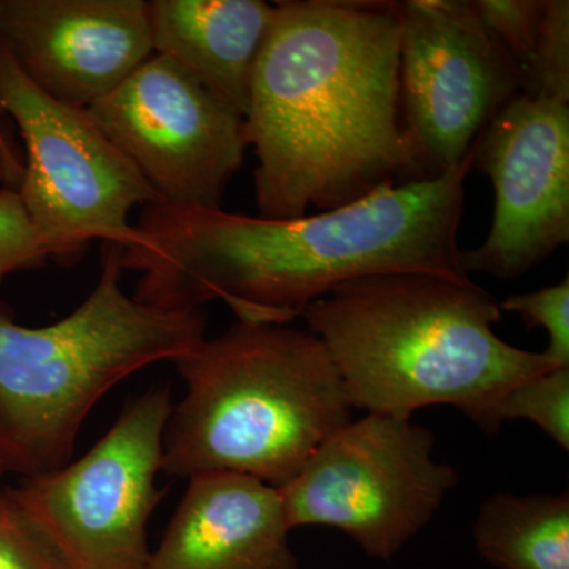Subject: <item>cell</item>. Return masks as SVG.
Masks as SVG:
<instances>
[{"label": "cell", "instance_id": "6da1fadb", "mask_svg": "<svg viewBox=\"0 0 569 569\" xmlns=\"http://www.w3.org/2000/svg\"><path fill=\"white\" fill-rule=\"evenodd\" d=\"M473 151L433 181L385 183L353 203L272 220L153 200L122 247L133 298L164 310L212 301L238 321L290 325L340 284L389 274L468 282L458 234Z\"/></svg>", "mask_w": 569, "mask_h": 569}, {"label": "cell", "instance_id": "7a4b0ae2", "mask_svg": "<svg viewBox=\"0 0 569 569\" xmlns=\"http://www.w3.org/2000/svg\"><path fill=\"white\" fill-rule=\"evenodd\" d=\"M274 7L244 116L258 217L299 219L402 182L397 2Z\"/></svg>", "mask_w": 569, "mask_h": 569}, {"label": "cell", "instance_id": "3957f363", "mask_svg": "<svg viewBox=\"0 0 569 569\" xmlns=\"http://www.w3.org/2000/svg\"><path fill=\"white\" fill-rule=\"evenodd\" d=\"M302 318L351 407L367 413L411 418L419 408L451 406L492 436L509 392L557 367L493 331L500 307L471 280L366 277L312 302Z\"/></svg>", "mask_w": 569, "mask_h": 569}, {"label": "cell", "instance_id": "277c9868", "mask_svg": "<svg viewBox=\"0 0 569 569\" xmlns=\"http://www.w3.org/2000/svg\"><path fill=\"white\" fill-rule=\"evenodd\" d=\"M186 396L164 427L162 473H236L280 489L351 421L321 340L288 325L238 321L173 361Z\"/></svg>", "mask_w": 569, "mask_h": 569}, {"label": "cell", "instance_id": "5b68a950", "mask_svg": "<svg viewBox=\"0 0 569 569\" xmlns=\"http://www.w3.org/2000/svg\"><path fill=\"white\" fill-rule=\"evenodd\" d=\"M122 247L102 242L99 282L70 316L28 328L0 302V463L22 478L69 463L107 392L206 339L198 310L142 305L122 288Z\"/></svg>", "mask_w": 569, "mask_h": 569}, {"label": "cell", "instance_id": "8992f818", "mask_svg": "<svg viewBox=\"0 0 569 569\" xmlns=\"http://www.w3.org/2000/svg\"><path fill=\"white\" fill-rule=\"evenodd\" d=\"M0 110L26 146L17 192L48 260L80 263L92 241L126 246L130 212L159 200L88 110L51 99L0 43Z\"/></svg>", "mask_w": 569, "mask_h": 569}, {"label": "cell", "instance_id": "52a82bcc", "mask_svg": "<svg viewBox=\"0 0 569 569\" xmlns=\"http://www.w3.org/2000/svg\"><path fill=\"white\" fill-rule=\"evenodd\" d=\"M433 445L411 418L351 419L279 489L288 526L340 530L367 556L391 560L458 485V471L433 459Z\"/></svg>", "mask_w": 569, "mask_h": 569}, {"label": "cell", "instance_id": "ba28073f", "mask_svg": "<svg viewBox=\"0 0 569 569\" xmlns=\"http://www.w3.org/2000/svg\"><path fill=\"white\" fill-rule=\"evenodd\" d=\"M171 408L170 387H151L80 459L7 490L74 569H148Z\"/></svg>", "mask_w": 569, "mask_h": 569}, {"label": "cell", "instance_id": "9c48e42d", "mask_svg": "<svg viewBox=\"0 0 569 569\" xmlns=\"http://www.w3.org/2000/svg\"><path fill=\"white\" fill-rule=\"evenodd\" d=\"M397 14L402 182L433 181L460 167L489 122L519 96L522 71L468 0H406L397 2Z\"/></svg>", "mask_w": 569, "mask_h": 569}, {"label": "cell", "instance_id": "30bf717a", "mask_svg": "<svg viewBox=\"0 0 569 569\" xmlns=\"http://www.w3.org/2000/svg\"><path fill=\"white\" fill-rule=\"evenodd\" d=\"M157 198L220 209L247 146L244 118L162 56L88 108Z\"/></svg>", "mask_w": 569, "mask_h": 569}, {"label": "cell", "instance_id": "8fae6325", "mask_svg": "<svg viewBox=\"0 0 569 569\" xmlns=\"http://www.w3.org/2000/svg\"><path fill=\"white\" fill-rule=\"evenodd\" d=\"M473 167L493 186L488 238L460 253L466 274L526 276L569 241V102L519 93L479 134Z\"/></svg>", "mask_w": 569, "mask_h": 569}, {"label": "cell", "instance_id": "7c38bea8", "mask_svg": "<svg viewBox=\"0 0 569 569\" xmlns=\"http://www.w3.org/2000/svg\"><path fill=\"white\" fill-rule=\"evenodd\" d=\"M0 43L22 73L88 110L153 54L144 0H0Z\"/></svg>", "mask_w": 569, "mask_h": 569}, {"label": "cell", "instance_id": "4fadbf2b", "mask_svg": "<svg viewBox=\"0 0 569 569\" xmlns=\"http://www.w3.org/2000/svg\"><path fill=\"white\" fill-rule=\"evenodd\" d=\"M280 490L236 473L189 479L148 569H298Z\"/></svg>", "mask_w": 569, "mask_h": 569}, {"label": "cell", "instance_id": "5bb4252c", "mask_svg": "<svg viewBox=\"0 0 569 569\" xmlns=\"http://www.w3.org/2000/svg\"><path fill=\"white\" fill-rule=\"evenodd\" d=\"M274 10L263 0H151L153 54L244 118Z\"/></svg>", "mask_w": 569, "mask_h": 569}, {"label": "cell", "instance_id": "9a60e30c", "mask_svg": "<svg viewBox=\"0 0 569 569\" xmlns=\"http://www.w3.org/2000/svg\"><path fill=\"white\" fill-rule=\"evenodd\" d=\"M479 556L497 569H569V497L497 493L473 526Z\"/></svg>", "mask_w": 569, "mask_h": 569}, {"label": "cell", "instance_id": "2e32d148", "mask_svg": "<svg viewBox=\"0 0 569 569\" xmlns=\"http://www.w3.org/2000/svg\"><path fill=\"white\" fill-rule=\"evenodd\" d=\"M520 93L569 102L568 0H546L537 47L522 70Z\"/></svg>", "mask_w": 569, "mask_h": 569}, {"label": "cell", "instance_id": "e0dca14e", "mask_svg": "<svg viewBox=\"0 0 569 569\" xmlns=\"http://www.w3.org/2000/svg\"><path fill=\"white\" fill-rule=\"evenodd\" d=\"M501 419H527L569 451V367H556L512 389L501 406Z\"/></svg>", "mask_w": 569, "mask_h": 569}, {"label": "cell", "instance_id": "ac0fdd59", "mask_svg": "<svg viewBox=\"0 0 569 569\" xmlns=\"http://www.w3.org/2000/svg\"><path fill=\"white\" fill-rule=\"evenodd\" d=\"M0 569H74L7 490L0 493Z\"/></svg>", "mask_w": 569, "mask_h": 569}, {"label": "cell", "instance_id": "d6986e66", "mask_svg": "<svg viewBox=\"0 0 569 569\" xmlns=\"http://www.w3.org/2000/svg\"><path fill=\"white\" fill-rule=\"evenodd\" d=\"M468 6L522 71L537 47L546 0H468Z\"/></svg>", "mask_w": 569, "mask_h": 569}, {"label": "cell", "instance_id": "ffe728a7", "mask_svg": "<svg viewBox=\"0 0 569 569\" xmlns=\"http://www.w3.org/2000/svg\"><path fill=\"white\" fill-rule=\"evenodd\" d=\"M500 310L518 313L529 328L545 329L549 347L545 351L557 367H569V279L526 295H511Z\"/></svg>", "mask_w": 569, "mask_h": 569}, {"label": "cell", "instance_id": "44dd1931", "mask_svg": "<svg viewBox=\"0 0 569 569\" xmlns=\"http://www.w3.org/2000/svg\"><path fill=\"white\" fill-rule=\"evenodd\" d=\"M48 260L39 234L13 189H0V287L7 277Z\"/></svg>", "mask_w": 569, "mask_h": 569}, {"label": "cell", "instance_id": "7402d4cb", "mask_svg": "<svg viewBox=\"0 0 569 569\" xmlns=\"http://www.w3.org/2000/svg\"><path fill=\"white\" fill-rule=\"evenodd\" d=\"M22 178V162L13 151V146L0 132V189L17 190Z\"/></svg>", "mask_w": 569, "mask_h": 569}, {"label": "cell", "instance_id": "603a6c76", "mask_svg": "<svg viewBox=\"0 0 569 569\" xmlns=\"http://www.w3.org/2000/svg\"><path fill=\"white\" fill-rule=\"evenodd\" d=\"M3 473H6V470H3L2 463H0V477H2Z\"/></svg>", "mask_w": 569, "mask_h": 569}]
</instances>
